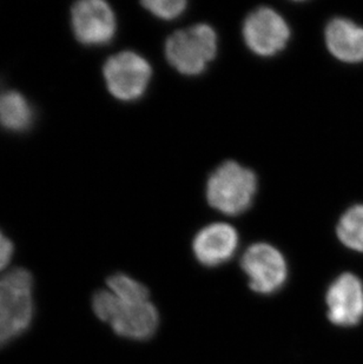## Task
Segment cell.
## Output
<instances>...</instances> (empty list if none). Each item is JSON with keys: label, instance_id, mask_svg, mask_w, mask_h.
Here are the masks:
<instances>
[{"label": "cell", "instance_id": "obj_13", "mask_svg": "<svg viewBox=\"0 0 363 364\" xmlns=\"http://www.w3.org/2000/svg\"><path fill=\"white\" fill-rule=\"evenodd\" d=\"M336 234L350 250L363 252V205H354L340 218Z\"/></svg>", "mask_w": 363, "mask_h": 364}, {"label": "cell", "instance_id": "obj_8", "mask_svg": "<svg viewBox=\"0 0 363 364\" xmlns=\"http://www.w3.org/2000/svg\"><path fill=\"white\" fill-rule=\"evenodd\" d=\"M71 26L80 44L104 46L116 36V14L104 0H80L71 7Z\"/></svg>", "mask_w": 363, "mask_h": 364}, {"label": "cell", "instance_id": "obj_7", "mask_svg": "<svg viewBox=\"0 0 363 364\" xmlns=\"http://www.w3.org/2000/svg\"><path fill=\"white\" fill-rule=\"evenodd\" d=\"M241 267L249 279V285L258 294H274L285 285L288 265L278 247L268 243H255L248 247Z\"/></svg>", "mask_w": 363, "mask_h": 364}, {"label": "cell", "instance_id": "obj_12", "mask_svg": "<svg viewBox=\"0 0 363 364\" xmlns=\"http://www.w3.org/2000/svg\"><path fill=\"white\" fill-rule=\"evenodd\" d=\"M33 110L28 100L18 91H6L0 95V125L12 131L23 132L31 127Z\"/></svg>", "mask_w": 363, "mask_h": 364}, {"label": "cell", "instance_id": "obj_14", "mask_svg": "<svg viewBox=\"0 0 363 364\" xmlns=\"http://www.w3.org/2000/svg\"><path fill=\"white\" fill-rule=\"evenodd\" d=\"M107 289L123 302L149 301V291L144 285L125 274H115L107 279Z\"/></svg>", "mask_w": 363, "mask_h": 364}, {"label": "cell", "instance_id": "obj_2", "mask_svg": "<svg viewBox=\"0 0 363 364\" xmlns=\"http://www.w3.org/2000/svg\"><path fill=\"white\" fill-rule=\"evenodd\" d=\"M93 313L109 323L113 331L129 340L144 341L157 330L158 313L150 301L123 302L112 292L100 290L93 295Z\"/></svg>", "mask_w": 363, "mask_h": 364}, {"label": "cell", "instance_id": "obj_16", "mask_svg": "<svg viewBox=\"0 0 363 364\" xmlns=\"http://www.w3.org/2000/svg\"><path fill=\"white\" fill-rule=\"evenodd\" d=\"M14 243L0 230V276L3 275L4 272H6L7 267L14 257Z\"/></svg>", "mask_w": 363, "mask_h": 364}, {"label": "cell", "instance_id": "obj_6", "mask_svg": "<svg viewBox=\"0 0 363 364\" xmlns=\"http://www.w3.org/2000/svg\"><path fill=\"white\" fill-rule=\"evenodd\" d=\"M242 37L249 51L262 58H270L287 48L291 37L290 26L278 11L261 6L244 19Z\"/></svg>", "mask_w": 363, "mask_h": 364}, {"label": "cell", "instance_id": "obj_15", "mask_svg": "<svg viewBox=\"0 0 363 364\" xmlns=\"http://www.w3.org/2000/svg\"><path fill=\"white\" fill-rule=\"evenodd\" d=\"M142 6L161 21H172L184 14L188 3L185 0H145Z\"/></svg>", "mask_w": 363, "mask_h": 364}, {"label": "cell", "instance_id": "obj_3", "mask_svg": "<svg viewBox=\"0 0 363 364\" xmlns=\"http://www.w3.org/2000/svg\"><path fill=\"white\" fill-rule=\"evenodd\" d=\"M217 51L216 31L203 23L174 32L165 41V58L183 76L202 75L216 58Z\"/></svg>", "mask_w": 363, "mask_h": 364}, {"label": "cell", "instance_id": "obj_11", "mask_svg": "<svg viewBox=\"0 0 363 364\" xmlns=\"http://www.w3.org/2000/svg\"><path fill=\"white\" fill-rule=\"evenodd\" d=\"M330 55L346 64L363 62V28L347 18H334L325 31Z\"/></svg>", "mask_w": 363, "mask_h": 364}, {"label": "cell", "instance_id": "obj_4", "mask_svg": "<svg viewBox=\"0 0 363 364\" xmlns=\"http://www.w3.org/2000/svg\"><path fill=\"white\" fill-rule=\"evenodd\" d=\"M107 91L120 102H135L144 96L152 78V68L143 55L122 51L110 55L103 65Z\"/></svg>", "mask_w": 363, "mask_h": 364}, {"label": "cell", "instance_id": "obj_5", "mask_svg": "<svg viewBox=\"0 0 363 364\" xmlns=\"http://www.w3.org/2000/svg\"><path fill=\"white\" fill-rule=\"evenodd\" d=\"M35 315L33 277L25 268H14L0 276V318L17 337L31 326Z\"/></svg>", "mask_w": 363, "mask_h": 364}, {"label": "cell", "instance_id": "obj_9", "mask_svg": "<svg viewBox=\"0 0 363 364\" xmlns=\"http://www.w3.org/2000/svg\"><path fill=\"white\" fill-rule=\"evenodd\" d=\"M328 317L339 326H353L363 317V285L354 274H342L327 291Z\"/></svg>", "mask_w": 363, "mask_h": 364}, {"label": "cell", "instance_id": "obj_1", "mask_svg": "<svg viewBox=\"0 0 363 364\" xmlns=\"http://www.w3.org/2000/svg\"><path fill=\"white\" fill-rule=\"evenodd\" d=\"M258 179L251 168L236 161H226L209 176L206 200L213 209L226 216L246 213L256 197Z\"/></svg>", "mask_w": 363, "mask_h": 364}, {"label": "cell", "instance_id": "obj_10", "mask_svg": "<svg viewBox=\"0 0 363 364\" xmlns=\"http://www.w3.org/2000/svg\"><path fill=\"white\" fill-rule=\"evenodd\" d=\"M240 237L236 229L229 223H211L197 232L192 250L201 264L217 267L224 264L236 254Z\"/></svg>", "mask_w": 363, "mask_h": 364}, {"label": "cell", "instance_id": "obj_17", "mask_svg": "<svg viewBox=\"0 0 363 364\" xmlns=\"http://www.w3.org/2000/svg\"><path fill=\"white\" fill-rule=\"evenodd\" d=\"M16 338L17 335L14 333V330L0 318V349L6 347L7 344H10Z\"/></svg>", "mask_w": 363, "mask_h": 364}]
</instances>
